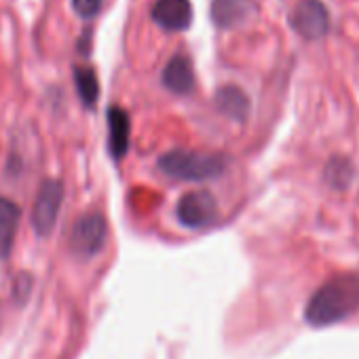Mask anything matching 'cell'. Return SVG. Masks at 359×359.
Listing matches in <instances>:
<instances>
[{"instance_id":"obj_1","label":"cell","mask_w":359,"mask_h":359,"mask_svg":"<svg viewBox=\"0 0 359 359\" xmlns=\"http://www.w3.org/2000/svg\"><path fill=\"white\" fill-rule=\"evenodd\" d=\"M359 311V275L342 273L325 281L309 300L304 319L315 325H332L348 319Z\"/></svg>"},{"instance_id":"obj_2","label":"cell","mask_w":359,"mask_h":359,"mask_svg":"<svg viewBox=\"0 0 359 359\" xmlns=\"http://www.w3.org/2000/svg\"><path fill=\"white\" fill-rule=\"evenodd\" d=\"M229 161L220 154L193 152V150H171L158 158V169L171 180L184 182H201V180L218 177L226 171Z\"/></svg>"},{"instance_id":"obj_3","label":"cell","mask_w":359,"mask_h":359,"mask_svg":"<svg viewBox=\"0 0 359 359\" xmlns=\"http://www.w3.org/2000/svg\"><path fill=\"white\" fill-rule=\"evenodd\" d=\"M108 239V224L106 218L97 212H89L81 216L70 233V248L81 258H93L102 252Z\"/></svg>"},{"instance_id":"obj_4","label":"cell","mask_w":359,"mask_h":359,"mask_svg":"<svg viewBox=\"0 0 359 359\" xmlns=\"http://www.w3.org/2000/svg\"><path fill=\"white\" fill-rule=\"evenodd\" d=\"M62 201H64V184L55 177L45 180L32 208V226L39 237H49L51 231L55 229Z\"/></svg>"},{"instance_id":"obj_5","label":"cell","mask_w":359,"mask_h":359,"mask_svg":"<svg viewBox=\"0 0 359 359\" xmlns=\"http://www.w3.org/2000/svg\"><path fill=\"white\" fill-rule=\"evenodd\" d=\"M175 216L187 229H205L218 218V201L210 191H191L177 201Z\"/></svg>"},{"instance_id":"obj_6","label":"cell","mask_w":359,"mask_h":359,"mask_svg":"<svg viewBox=\"0 0 359 359\" xmlns=\"http://www.w3.org/2000/svg\"><path fill=\"white\" fill-rule=\"evenodd\" d=\"M292 28L309 41H319L330 30V11L321 0H302L292 13Z\"/></svg>"},{"instance_id":"obj_7","label":"cell","mask_w":359,"mask_h":359,"mask_svg":"<svg viewBox=\"0 0 359 359\" xmlns=\"http://www.w3.org/2000/svg\"><path fill=\"white\" fill-rule=\"evenodd\" d=\"M152 20L167 32H182L193 22L191 0H156L152 7Z\"/></svg>"},{"instance_id":"obj_8","label":"cell","mask_w":359,"mask_h":359,"mask_svg":"<svg viewBox=\"0 0 359 359\" xmlns=\"http://www.w3.org/2000/svg\"><path fill=\"white\" fill-rule=\"evenodd\" d=\"M260 0H214L212 18L218 28H235L256 13Z\"/></svg>"},{"instance_id":"obj_9","label":"cell","mask_w":359,"mask_h":359,"mask_svg":"<svg viewBox=\"0 0 359 359\" xmlns=\"http://www.w3.org/2000/svg\"><path fill=\"white\" fill-rule=\"evenodd\" d=\"M163 85L177 93V95H187L195 87V72L193 64L187 55H175L167 62L163 70Z\"/></svg>"},{"instance_id":"obj_10","label":"cell","mask_w":359,"mask_h":359,"mask_svg":"<svg viewBox=\"0 0 359 359\" xmlns=\"http://www.w3.org/2000/svg\"><path fill=\"white\" fill-rule=\"evenodd\" d=\"M20 220L22 210L11 199L0 197V260H5L13 250Z\"/></svg>"},{"instance_id":"obj_11","label":"cell","mask_w":359,"mask_h":359,"mask_svg":"<svg viewBox=\"0 0 359 359\" xmlns=\"http://www.w3.org/2000/svg\"><path fill=\"white\" fill-rule=\"evenodd\" d=\"M216 106L224 116H229L233 121H245L250 114V97L245 95L243 89H239L235 85H226V87L218 89Z\"/></svg>"},{"instance_id":"obj_12","label":"cell","mask_w":359,"mask_h":359,"mask_svg":"<svg viewBox=\"0 0 359 359\" xmlns=\"http://www.w3.org/2000/svg\"><path fill=\"white\" fill-rule=\"evenodd\" d=\"M108 133H110V152L118 161L129 148V116L121 108L108 110Z\"/></svg>"},{"instance_id":"obj_13","label":"cell","mask_w":359,"mask_h":359,"mask_svg":"<svg viewBox=\"0 0 359 359\" xmlns=\"http://www.w3.org/2000/svg\"><path fill=\"white\" fill-rule=\"evenodd\" d=\"M74 83H76V91H79L83 104L87 108H93L97 97H100V83H97V76H95L93 68L76 66L74 68Z\"/></svg>"},{"instance_id":"obj_14","label":"cell","mask_w":359,"mask_h":359,"mask_svg":"<svg viewBox=\"0 0 359 359\" xmlns=\"http://www.w3.org/2000/svg\"><path fill=\"white\" fill-rule=\"evenodd\" d=\"M355 177V167L348 158H332L325 167V180L327 184L336 191H344L351 187Z\"/></svg>"},{"instance_id":"obj_15","label":"cell","mask_w":359,"mask_h":359,"mask_svg":"<svg viewBox=\"0 0 359 359\" xmlns=\"http://www.w3.org/2000/svg\"><path fill=\"white\" fill-rule=\"evenodd\" d=\"M104 0H72V9L79 18L83 20H93L100 9H102Z\"/></svg>"}]
</instances>
